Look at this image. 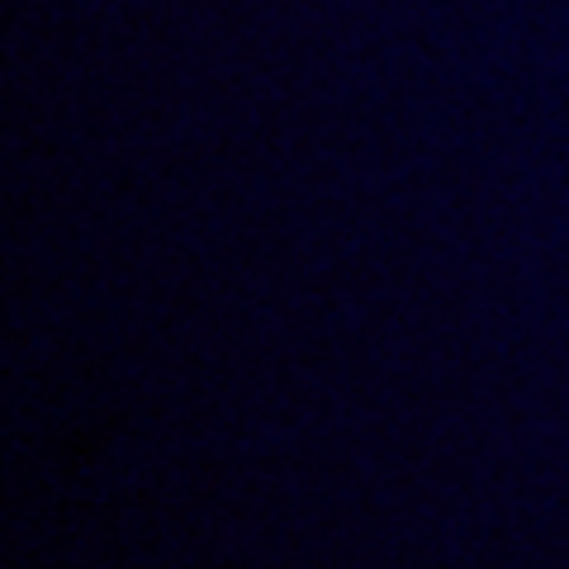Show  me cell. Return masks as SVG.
I'll return each mask as SVG.
<instances>
[]
</instances>
